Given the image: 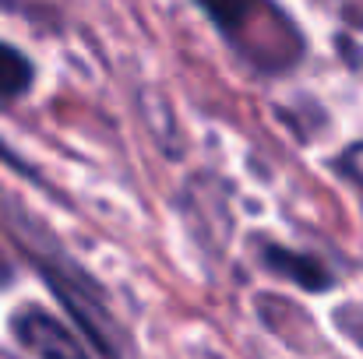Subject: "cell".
I'll use <instances>...</instances> for the list:
<instances>
[{
	"mask_svg": "<svg viewBox=\"0 0 363 359\" xmlns=\"http://www.w3.org/2000/svg\"><path fill=\"white\" fill-rule=\"evenodd\" d=\"M0 222L21 239V246L28 250V257H32V264L39 268L43 282H46L50 292L64 303V310L78 321V328L85 331V338H89L103 356L130 359L134 346H130L127 331L121 328V321L113 317V310H110V303H106V292L96 285V278H92L78 261H71V257L57 246L53 237H46L43 229H32L28 215H25V212L18 215V208H14L11 201H7V205L0 201Z\"/></svg>",
	"mask_w": 363,
	"mask_h": 359,
	"instance_id": "6da1fadb",
	"label": "cell"
},
{
	"mask_svg": "<svg viewBox=\"0 0 363 359\" xmlns=\"http://www.w3.org/2000/svg\"><path fill=\"white\" fill-rule=\"evenodd\" d=\"M11 331L18 338V346L35 359H89L85 346L78 342V335L57 321L50 310L43 307H21L11 317Z\"/></svg>",
	"mask_w": 363,
	"mask_h": 359,
	"instance_id": "7a4b0ae2",
	"label": "cell"
},
{
	"mask_svg": "<svg viewBox=\"0 0 363 359\" xmlns=\"http://www.w3.org/2000/svg\"><path fill=\"white\" fill-rule=\"evenodd\" d=\"M194 4L208 14V21L233 46H240V53H247V46H250V32L257 28V18H268L279 11L268 0H194Z\"/></svg>",
	"mask_w": 363,
	"mask_h": 359,
	"instance_id": "3957f363",
	"label": "cell"
},
{
	"mask_svg": "<svg viewBox=\"0 0 363 359\" xmlns=\"http://www.w3.org/2000/svg\"><path fill=\"white\" fill-rule=\"evenodd\" d=\"M261 261L272 275H279V278H286V282H293L307 292H325V289L335 285L332 271L314 253H300V250H289L282 243H268V246H261Z\"/></svg>",
	"mask_w": 363,
	"mask_h": 359,
	"instance_id": "277c9868",
	"label": "cell"
},
{
	"mask_svg": "<svg viewBox=\"0 0 363 359\" xmlns=\"http://www.w3.org/2000/svg\"><path fill=\"white\" fill-rule=\"evenodd\" d=\"M35 81L32 60L14 50L11 42H0V99H21Z\"/></svg>",
	"mask_w": 363,
	"mask_h": 359,
	"instance_id": "5b68a950",
	"label": "cell"
},
{
	"mask_svg": "<svg viewBox=\"0 0 363 359\" xmlns=\"http://www.w3.org/2000/svg\"><path fill=\"white\" fill-rule=\"evenodd\" d=\"M335 324H339V331H342L350 342H357L363 349V307H357V303L339 307V310H335Z\"/></svg>",
	"mask_w": 363,
	"mask_h": 359,
	"instance_id": "8992f818",
	"label": "cell"
},
{
	"mask_svg": "<svg viewBox=\"0 0 363 359\" xmlns=\"http://www.w3.org/2000/svg\"><path fill=\"white\" fill-rule=\"evenodd\" d=\"M350 173H353V176H357V180L363 183V148L350 155Z\"/></svg>",
	"mask_w": 363,
	"mask_h": 359,
	"instance_id": "52a82bcc",
	"label": "cell"
},
{
	"mask_svg": "<svg viewBox=\"0 0 363 359\" xmlns=\"http://www.w3.org/2000/svg\"><path fill=\"white\" fill-rule=\"evenodd\" d=\"M11 278H14V271H11V264H7V257L0 253V289H4V285H11Z\"/></svg>",
	"mask_w": 363,
	"mask_h": 359,
	"instance_id": "ba28073f",
	"label": "cell"
},
{
	"mask_svg": "<svg viewBox=\"0 0 363 359\" xmlns=\"http://www.w3.org/2000/svg\"><path fill=\"white\" fill-rule=\"evenodd\" d=\"M0 155H4V159H7V162H11V166H14V169H21V173H28V176H32V169H28V166H25V162H18V159H14V155H11V152H7V148H4V144H0Z\"/></svg>",
	"mask_w": 363,
	"mask_h": 359,
	"instance_id": "9c48e42d",
	"label": "cell"
}]
</instances>
